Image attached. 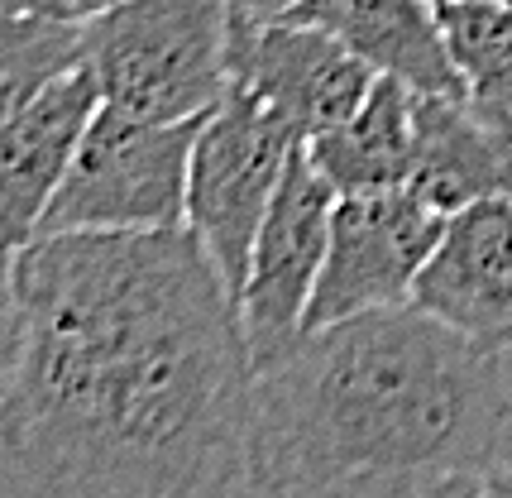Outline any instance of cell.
<instances>
[{
  "label": "cell",
  "instance_id": "cell-1",
  "mask_svg": "<svg viewBox=\"0 0 512 498\" xmlns=\"http://www.w3.org/2000/svg\"><path fill=\"white\" fill-rule=\"evenodd\" d=\"M0 451L44 498H230L254 360L187 226L34 235Z\"/></svg>",
  "mask_w": 512,
  "mask_h": 498
},
{
  "label": "cell",
  "instance_id": "cell-2",
  "mask_svg": "<svg viewBox=\"0 0 512 498\" xmlns=\"http://www.w3.org/2000/svg\"><path fill=\"white\" fill-rule=\"evenodd\" d=\"M512 393L498 355L426 312L383 307L302 331L254 374L245 484L254 498L422 494L489 470Z\"/></svg>",
  "mask_w": 512,
  "mask_h": 498
},
{
  "label": "cell",
  "instance_id": "cell-3",
  "mask_svg": "<svg viewBox=\"0 0 512 498\" xmlns=\"http://www.w3.org/2000/svg\"><path fill=\"white\" fill-rule=\"evenodd\" d=\"M101 101L139 120H201L230 91V0H120L82 24Z\"/></svg>",
  "mask_w": 512,
  "mask_h": 498
},
{
  "label": "cell",
  "instance_id": "cell-4",
  "mask_svg": "<svg viewBox=\"0 0 512 498\" xmlns=\"http://www.w3.org/2000/svg\"><path fill=\"white\" fill-rule=\"evenodd\" d=\"M201 120H139L101 101L34 235L187 226V168Z\"/></svg>",
  "mask_w": 512,
  "mask_h": 498
},
{
  "label": "cell",
  "instance_id": "cell-5",
  "mask_svg": "<svg viewBox=\"0 0 512 498\" xmlns=\"http://www.w3.org/2000/svg\"><path fill=\"white\" fill-rule=\"evenodd\" d=\"M302 135L249 91L230 87L201 115L187 168V230L221 269L225 288L240 297L249 249L268 206L283 187Z\"/></svg>",
  "mask_w": 512,
  "mask_h": 498
},
{
  "label": "cell",
  "instance_id": "cell-6",
  "mask_svg": "<svg viewBox=\"0 0 512 498\" xmlns=\"http://www.w3.org/2000/svg\"><path fill=\"white\" fill-rule=\"evenodd\" d=\"M335 202H340V192L321 178L307 144H297L288 173H283V187L268 206L259 235H254L249 273L240 283V297H235L254 374L278 364L302 336V317L312 307L326 245H331Z\"/></svg>",
  "mask_w": 512,
  "mask_h": 498
},
{
  "label": "cell",
  "instance_id": "cell-7",
  "mask_svg": "<svg viewBox=\"0 0 512 498\" xmlns=\"http://www.w3.org/2000/svg\"><path fill=\"white\" fill-rule=\"evenodd\" d=\"M441 230H446V216L426 206L412 187L340 197L331 216L326 264L316 278L312 307L302 317V331H321V326L383 312V307H407L412 283L441 240Z\"/></svg>",
  "mask_w": 512,
  "mask_h": 498
},
{
  "label": "cell",
  "instance_id": "cell-8",
  "mask_svg": "<svg viewBox=\"0 0 512 498\" xmlns=\"http://www.w3.org/2000/svg\"><path fill=\"white\" fill-rule=\"evenodd\" d=\"M374 82L379 72L326 29L297 20L249 24L230 15V87L283 115L302 144L350 120Z\"/></svg>",
  "mask_w": 512,
  "mask_h": 498
},
{
  "label": "cell",
  "instance_id": "cell-9",
  "mask_svg": "<svg viewBox=\"0 0 512 498\" xmlns=\"http://www.w3.org/2000/svg\"><path fill=\"white\" fill-rule=\"evenodd\" d=\"M412 307L469 345L512 350V202L479 197L446 216L436 249L412 283Z\"/></svg>",
  "mask_w": 512,
  "mask_h": 498
},
{
  "label": "cell",
  "instance_id": "cell-10",
  "mask_svg": "<svg viewBox=\"0 0 512 498\" xmlns=\"http://www.w3.org/2000/svg\"><path fill=\"white\" fill-rule=\"evenodd\" d=\"M96 111L101 87L87 63H77L0 120V240L10 249L34 240Z\"/></svg>",
  "mask_w": 512,
  "mask_h": 498
},
{
  "label": "cell",
  "instance_id": "cell-11",
  "mask_svg": "<svg viewBox=\"0 0 512 498\" xmlns=\"http://www.w3.org/2000/svg\"><path fill=\"white\" fill-rule=\"evenodd\" d=\"M283 20L326 29L379 77L422 96H465V77L441 39L436 0H297Z\"/></svg>",
  "mask_w": 512,
  "mask_h": 498
},
{
  "label": "cell",
  "instance_id": "cell-12",
  "mask_svg": "<svg viewBox=\"0 0 512 498\" xmlns=\"http://www.w3.org/2000/svg\"><path fill=\"white\" fill-rule=\"evenodd\" d=\"M512 144L479 125L465 96H422L417 91V149L407 187L441 216L479 197H503Z\"/></svg>",
  "mask_w": 512,
  "mask_h": 498
},
{
  "label": "cell",
  "instance_id": "cell-13",
  "mask_svg": "<svg viewBox=\"0 0 512 498\" xmlns=\"http://www.w3.org/2000/svg\"><path fill=\"white\" fill-rule=\"evenodd\" d=\"M412 149H417V91L393 77H379L350 120L307 139L312 163L340 197L407 187Z\"/></svg>",
  "mask_w": 512,
  "mask_h": 498
},
{
  "label": "cell",
  "instance_id": "cell-14",
  "mask_svg": "<svg viewBox=\"0 0 512 498\" xmlns=\"http://www.w3.org/2000/svg\"><path fill=\"white\" fill-rule=\"evenodd\" d=\"M82 63V24L0 15V120Z\"/></svg>",
  "mask_w": 512,
  "mask_h": 498
},
{
  "label": "cell",
  "instance_id": "cell-15",
  "mask_svg": "<svg viewBox=\"0 0 512 498\" xmlns=\"http://www.w3.org/2000/svg\"><path fill=\"white\" fill-rule=\"evenodd\" d=\"M441 39L455 72L469 82L512 63V5L508 0H436Z\"/></svg>",
  "mask_w": 512,
  "mask_h": 498
},
{
  "label": "cell",
  "instance_id": "cell-16",
  "mask_svg": "<svg viewBox=\"0 0 512 498\" xmlns=\"http://www.w3.org/2000/svg\"><path fill=\"white\" fill-rule=\"evenodd\" d=\"M15 254L0 240V403L10 393L15 364H20V288H15Z\"/></svg>",
  "mask_w": 512,
  "mask_h": 498
},
{
  "label": "cell",
  "instance_id": "cell-17",
  "mask_svg": "<svg viewBox=\"0 0 512 498\" xmlns=\"http://www.w3.org/2000/svg\"><path fill=\"white\" fill-rule=\"evenodd\" d=\"M465 106L474 111L479 125H489L493 135L512 144V63L508 68H498V72H489V77H479V82H469Z\"/></svg>",
  "mask_w": 512,
  "mask_h": 498
},
{
  "label": "cell",
  "instance_id": "cell-18",
  "mask_svg": "<svg viewBox=\"0 0 512 498\" xmlns=\"http://www.w3.org/2000/svg\"><path fill=\"white\" fill-rule=\"evenodd\" d=\"M115 5H120V0H0V15L53 20V24H91L96 15H106Z\"/></svg>",
  "mask_w": 512,
  "mask_h": 498
},
{
  "label": "cell",
  "instance_id": "cell-19",
  "mask_svg": "<svg viewBox=\"0 0 512 498\" xmlns=\"http://www.w3.org/2000/svg\"><path fill=\"white\" fill-rule=\"evenodd\" d=\"M417 498H493V489L484 470H450V475L426 479Z\"/></svg>",
  "mask_w": 512,
  "mask_h": 498
},
{
  "label": "cell",
  "instance_id": "cell-20",
  "mask_svg": "<svg viewBox=\"0 0 512 498\" xmlns=\"http://www.w3.org/2000/svg\"><path fill=\"white\" fill-rule=\"evenodd\" d=\"M297 0H230V15L249 24H268V20H283Z\"/></svg>",
  "mask_w": 512,
  "mask_h": 498
},
{
  "label": "cell",
  "instance_id": "cell-21",
  "mask_svg": "<svg viewBox=\"0 0 512 498\" xmlns=\"http://www.w3.org/2000/svg\"><path fill=\"white\" fill-rule=\"evenodd\" d=\"M484 479H489L493 498H512V465H489V470H484Z\"/></svg>",
  "mask_w": 512,
  "mask_h": 498
},
{
  "label": "cell",
  "instance_id": "cell-22",
  "mask_svg": "<svg viewBox=\"0 0 512 498\" xmlns=\"http://www.w3.org/2000/svg\"><path fill=\"white\" fill-rule=\"evenodd\" d=\"M321 498H417V494H321Z\"/></svg>",
  "mask_w": 512,
  "mask_h": 498
},
{
  "label": "cell",
  "instance_id": "cell-23",
  "mask_svg": "<svg viewBox=\"0 0 512 498\" xmlns=\"http://www.w3.org/2000/svg\"><path fill=\"white\" fill-rule=\"evenodd\" d=\"M508 5H512V0H508Z\"/></svg>",
  "mask_w": 512,
  "mask_h": 498
}]
</instances>
